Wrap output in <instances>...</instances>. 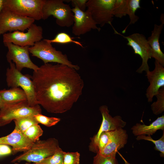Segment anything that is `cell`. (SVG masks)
<instances>
[{
    "label": "cell",
    "instance_id": "obj_15",
    "mask_svg": "<svg viewBox=\"0 0 164 164\" xmlns=\"http://www.w3.org/2000/svg\"><path fill=\"white\" fill-rule=\"evenodd\" d=\"M155 68L152 71L146 73V76L150 84L145 94L148 102H152L153 98L158 93L159 90L164 87V67L155 60Z\"/></svg>",
    "mask_w": 164,
    "mask_h": 164
},
{
    "label": "cell",
    "instance_id": "obj_25",
    "mask_svg": "<svg viewBox=\"0 0 164 164\" xmlns=\"http://www.w3.org/2000/svg\"><path fill=\"white\" fill-rule=\"evenodd\" d=\"M49 43L65 44L72 43L77 44L84 48L82 44L79 42L74 40L68 34L65 32H60L58 33L53 39H46Z\"/></svg>",
    "mask_w": 164,
    "mask_h": 164
},
{
    "label": "cell",
    "instance_id": "obj_24",
    "mask_svg": "<svg viewBox=\"0 0 164 164\" xmlns=\"http://www.w3.org/2000/svg\"><path fill=\"white\" fill-rule=\"evenodd\" d=\"M136 139L137 140H144L151 141L155 145L154 149L155 150L159 151L161 157H164V130L163 131V134L162 137L158 140H155L153 139L150 135L147 136L144 135H140L137 136Z\"/></svg>",
    "mask_w": 164,
    "mask_h": 164
},
{
    "label": "cell",
    "instance_id": "obj_11",
    "mask_svg": "<svg viewBox=\"0 0 164 164\" xmlns=\"http://www.w3.org/2000/svg\"><path fill=\"white\" fill-rule=\"evenodd\" d=\"M7 47L8 51L6 54V58L9 63L12 62L15 64L16 69L21 72L25 68L37 70L39 67L31 60L29 56V46H21L12 43H4Z\"/></svg>",
    "mask_w": 164,
    "mask_h": 164
},
{
    "label": "cell",
    "instance_id": "obj_21",
    "mask_svg": "<svg viewBox=\"0 0 164 164\" xmlns=\"http://www.w3.org/2000/svg\"><path fill=\"white\" fill-rule=\"evenodd\" d=\"M140 2V0H127L126 15L129 16L130 22L128 25L122 31L123 33H125L129 25L135 24L138 19L139 17L135 15V12L138 9L141 8Z\"/></svg>",
    "mask_w": 164,
    "mask_h": 164
},
{
    "label": "cell",
    "instance_id": "obj_7",
    "mask_svg": "<svg viewBox=\"0 0 164 164\" xmlns=\"http://www.w3.org/2000/svg\"><path fill=\"white\" fill-rule=\"evenodd\" d=\"M39 114H42L39 105L30 107L27 101L13 104H4L0 110V127L8 124L17 118Z\"/></svg>",
    "mask_w": 164,
    "mask_h": 164
},
{
    "label": "cell",
    "instance_id": "obj_1",
    "mask_svg": "<svg viewBox=\"0 0 164 164\" xmlns=\"http://www.w3.org/2000/svg\"><path fill=\"white\" fill-rule=\"evenodd\" d=\"M31 78L38 104L52 113L70 110L82 95L84 86L77 70L63 64H44L33 71Z\"/></svg>",
    "mask_w": 164,
    "mask_h": 164
},
{
    "label": "cell",
    "instance_id": "obj_9",
    "mask_svg": "<svg viewBox=\"0 0 164 164\" xmlns=\"http://www.w3.org/2000/svg\"><path fill=\"white\" fill-rule=\"evenodd\" d=\"M111 25L113 28L114 33L119 35L126 39L128 41L127 45L132 48L135 54L139 55L142 58V64L136 72L141 73L143 71L146 73L149 71V67L148 62L149 59L151 58V53L145 36L142 34L137 33H133L128 36H124L116 31L112 24Z\"/></svg>",
    "mask_w": 164,
    "mask_h": 164
},
{
    "label": "cell",
    "instance_id": "obj_10",
    "mask_svg": "<svg viewBox=\"0 0 164 164\" xmlns=\"http://www.w3.org/2000/svg\"><path fill=\"white\" fill-rule=\"evenodd\" d=\"M115 0H88L86 7L97 25L103 27L111 24L114 16L113 7Z\"/></svg>",
    "mask_w": 164,
    "mask_h": 164
},
{
    "label": "cell",
    "instance_id": "obj_33",
    "mask_svg": "<svg viewBox=\"0 0 164 164\" xmlns=\"http://www.w3.org/2000/svg\"><path fill=\"white\" fill-rule=\"evenodd\" d=\"M87 0H71L69 1L71 2L72 6L74 7H77L80 10L85 11L86 7V3Z\"/></svg>",
    "mask_w": 164,
    "mask_h": 164
},
{
    "label": "cell",
    "instance_id": "obj_32",
    "mask_svg": "<svg viewBox=\"0 0 164 164\" xmlns=\"http://www.w3.org/2000/svg\"><path fill=\"white\" fill-rule=\"evenodd\" d=\"M80 154L77 152H64L63 164H79Z\"/></svg>",
    "mask_w": 164,
    "mask_h": 164
},
{
    "label": "cell",
    "instance_id": "obj_26",
    "mask_svg": "<svg viewBox=\"0 0 164 164\" xmlns=\"http://www.w3.org/2000/svg\"><path fill=\"white\" fill-rule=\"evenodd\" d=\"M110 132L102 133L95 144L93 147L89 149V150L96 153H100L109 142L111 136Z\"/></svg>",
    "mask_w": 164,
    "mask_h": 164
},
{
    "label": "cell",
    "instance_id": "obj_29",
    "mask_svg": "<svg viewBox=\"0 0 164 164\" xmlns=\"http://www.w3.org/2000/svg\"><path fill=\"white\" fill-rule=\"evenodd\" d=\"M127 0H115L113 7L114 16L121 18L126 15Z\"/></svg>",
    "mask_w": 164,
    "mask_h": 164
},
{
    "label": "cell",
    "instance_id": "obj_35",
    "mask_svg": "<svg viewBox=\"0 0 164 164\" xmlns=\"http://www.w3.org/2000/svg\"><path fill=\"white\" fill-rule=\"evenodd\" d=\"M4 0H0V15L3 9Z\"/></svg>",
    "mask_w": 164,
    "mask_h": 164
},
{
    "label": "cell",
    "instance_id": "obj_27",
    "mask_svg": "<svg viewBox=\"0 0 164 164\" xmlns=\"http://www.w3.org/2000/svg\"><path fill=\"white\" fill-rule=\"evenodd\" d=\"M43 131L38 124L33 125L24 132L23 134L29 139L35 142L39 140Z\"/></svg>",
    "mask_w": 164,
    "mask_h": 164
},
{
    "label": "cell",
    "instance_id": "obj_4",
    "mask_svg": "<svg viewBox=\"0 0 164 164\" xmlns=\"http://www.w3.org/2000/svg\"><path fill=\"white\" fill-rule=\"evenodd\" d=\"M45 0H4L2 10L35 20L42 19Z\"/></svg>",
    "mask_w": 164,
    "mask_h": 164
},
{
    "label": "cell",
    "instance_id": "obj_34",
    "mask_svg": "<svg viewBox=\"0 0 164 164\" xmlns=\"http://www.w3.org/2000/svg\"><path fill=\"white\" fill-rule=\"evenodd\" d=\"M12 153V148L9 145L0 144V158L9 155Z\"/></svg>",
    "mask_w": 164,
    "mask_h": 164
},
{
    "label": "cell",
    "instance_id": "obj_13",
    "mask_svg": "<svg viewBox=\"0 0 164 164\" xmlns=\"http://www.w3.org/2000/svg\"><path fill=\"white\" fill-rule=\"evenodd\" d=\"M99 110L102 115V121L97 133L91 138L89 149L95 144L102 133L123 128L126 125V122L122 120L120 116L117 115L112 117L109 114V111L107 106L102 105L100 107Z\"/></svg>",
    "mask_w": 164,
    "mask_h": 164
},
{
    "label": "cell",
    "instance_id": "obj_2",
    "mask_svg": "<svg viewBox=\"0 0 164 164\" xmlns=\"http://www.w3.org/2000/svg\"><path fill=\"white\" fill-rule=\"evenodd\" d=\"M60 147L58 140L55 138L39 140L35 142L29 150L15 157L11 162L25 161L36 163L53 155Z\"/></svg>",
    "mask_w": 164,
    "mask_h": 164
},
{
    "label": "cell",
    "instance_id": "obj_22",
    "mask_svg": "<svg viewBox=\"0 0 164 164\" xmlns=\"http://www.w3.org/2000/svg\"><path fill=\"white\" fill-rule=\"evenodd\" d=\"M15 128L23 133L31 126L38 124L34 116H29L20 118L14 120Z\"/></svg>",
    "mask_w": 164,
    "mask_h": 164
},
{
    "label": "cell",
    "instance_id": "obj_40",
    "mask_svg": "<svg viewBox=\"0 0 164 164\" xmlns=\"http://www.w3.org/2000/svg\"></svg>",
    "mask_w": 164,
    "mask_h": 164
},
{
    "label": "cell",
    "instance_id": "obj_19",
    "mask_svg": "<svg viewBox=\"0 0 164 164\" xmlns=\"http://www.w3.org/2000/svg\"><path fill=\"white\" fill-rule=\"evenodd\" d=\"M135 136L142 135H152L159 130H164V116L158 117L149 125L137 123L131 128Z\"/></svg>",
    "mask_w": 164,
    "mask_h": 164
},
{
    "label": "cell",
    "instance_id": "obj_14",
    "mask_svg": "<svg viewBox=\"0 0 164 164\" xmlns=\"http://www.w3.org/2000/svg\"><path fill=\"white\" fill-rule=\"evenodd\" d=\"M72 10L73 14L74 22L72 28L73 34L80 36L90 32L91 29L100 31L101 28L97 26V23L88 10L83 11L75 7Z\"/></svg>",
    "mask_w": 164,
    "mask_h": 164
},
{
    "label": "cell",
    "instance_id": "obj_36",
    "mask_svg": "<svg viewBox=\"0 0 164 164\" xmlns=\"http://www.w3.org/2000/svg\"><path fill=\"white\" fill-rule=\"evenodd\" d=\"M4 103L0 95V110L3 107Z\"/></svg>",
    "mask_w": 164,
    "mask_h": 164
},
{
    "label": "cell",
    "instance_id": "obj_30",
    "mask_svg": "<svg viewBox=\"0 0 164 164\" xmlns=\"http://www.w3.org/2000/svg\"><path fill=\"white\" fill-rule=\"evenodd\" d=\"M34 117L38 124L40 123L47 127L54 125L60 121V118L48 117L40 114L34 115Z\"/></svg>",
    "mask_w": 164,
    "mask_h": 164
},
{
    "label": "cell",
    "instance_id": "obj_31",
    "mask_svg": "<svg viewBox=\"0 0 164 164\" xmlns=\"http://www.w3.org/2000/svg\"><path fill=\"white\" fill-rule=\"evenodd\" d=\"M93 164H119L116 156H104L98 153L94 157Z\"/></svg>",
    "mask_w": 164,
    "mask_h": 164
},
{
    "label": "cell",
    "instance_id": "obj_20",
    "mask_svg": "<svg viewBox=\"0 0 164 164\" xmlns=\"http://www.w3.org/2000/svg\"><path fill=\"white\" fill-rule=\"evenodd\" d=\"M0 95L4 104H13L27 101L25 92L19 87L1 90Z\"/></svg>",
    "mask_w": 164,
    "mask_h": 164
},
{
    "label": "cell",
    "instance_id": "obj_18",
    "mask_svg": "<svg viewBox=\"0 0 164 164\" xmlns=\"http://www.w3.org/2000/svg\"><path fill=\"white\" fill-rule=\"evenodd\" d=\"M163 25L162 23L159 25L155 24L151 36L147 40L151 50V58H154L164 67V54L161 50L159 43V38Z\"/></svg>",
    "mask_w": 164,
    "mask_h": 164
},
{
    "label": "cell",
    "instance_id": "obj_17",
    "mask_svg": "<svg viewBox=\"0 0 164 164\" xmlns=\"http://www.w3.org/2000/svg\"><path fill=\"white\" fill-rule=\"evenodd\" d=\"M110 133L108 143L103 150L98 153L104 156H116L118 151L123 148L127 142V131L122 128L111 131Z\"/></svg>",
    "mask_w": 164,
    "mask_h": 164
},
{
    "label": "cell",
    "instance_id": "obj_6",
    "mask_svg": "<svg viewBox=\"0 0 164 164\" xmlns=\"http://www.w3.org/2000/svg\"><path fill=\"white\" fill-rule=\"evenodd\" d=\"M6 72V81L9 87H19L26 94L29 105L34 107L38 104L36 97L33 82L28 75H24L16 68L15 64L11 62Z\"/></svg>",
    "mask_w": 164,
    "mask_h": 164
},
{
    "label": "cell",
    "instance_id": "obj_28",
    "mask_svg": "<svg viewBox=\"0 0 164 164\" xmlns=\"http://www.w3.org/2000/svg\"><path fill=\"white\" fill-rule=\"evenodd\" d=\"M64 152L59 148L52 155L34 164H63Z\"/></svg>",
    "mask_w": 164,
    "mask_h": 164
},
{
    "label": "cell",
    "instance_id": "obj_3",
    "mask_svg": "<svg viewBox=\"0 0 164 164\" xmlns=\"http://www.w3.org/2000/svg\"><path fill=\"white\" fill-rule=\"evenodd\" d=\"M29 51L32 56L40 59L44 64L56 63L67 65L77 70L80 69L78 66L73 64L69 60L66 54L57 50L46 39H42L36 43L33 46H30Z\"/></svg>",
    "mask_w": 164,
    "mask_h": 164
},
{
    "label": "cell",
    "instance_id": "obj_23",
    "mask_svg": "<svg viewBox=\"0 0 164 164\" xmlns=\"http://www.w3.org/2000/svg\"><path fill=\"white\" fill-rule=\"evenodd\" d=\"M157 100L151 105V108L153 113L158 115L164 111V87H161L155 96Z\"/></svg>",
    "mask_w": 164,
    "mask_h": 164
},
{
    "label": "cell",
    "instance_id": "obj_39",
    "mask_svg": "<svg viewBox=\"0 0 164 164\" xmlns=\"http://www.w3.org/2000/svg\"><path fill=\"white\" fill-rule=\"evenodd\" d=\"M0 68H1V67H0Z\"/></svg>",
    "mask_w": 164,
    "mask_h": 164
},
{
    "label": "cell",
    "instance_id": "obj_12",
    "mask_svg": "<svg viewBox=\"0 0 164 164\" xmlns=\"http://www.w3.org/2000/svg\"><path fill=\"white\" fill-rule=\"evenodd\" d=\"M35 21L32 19L2 10L0 15V35H3L8 32L19 31L24 32Z\"/></svg>",
    "mask_w": 164,
    "mask_h": 164
},
{
    "label": "cell",
    "instance_id": "obj_8",
    "mask_svg": "<svg viewBox=\"0 0 164 164\" xmlns=\"http://www.w3.org/2000/svg\"><path fill=\"white\" fill-rule=\"evenodd\" d=\"M43 30L40 26L33 23L26 32L19 31L3 35V43H10L21 46H33L43 39Z\"/></svg>",
    "mask_w": 164,
    "mask_h": 164
},
{
    "label": "cell",
    "instance_id": "obj_5",
    "mask_svg": "<svg viewBox=\"0 0 164 164\" xmlns=\"http://www.w3.org/2000/svg\"><path fill=\"white\" fill-rule=\"evenodd\" d=\"M63 0H45L42 10V19L51 16L56 19V23L62 27H69L74 22L73 14L69 5Z\"/></svg>",
    "mask_w": 164,
    "mask_h": 164
},
{
    "label": "cell",
    "instance_id": "obj_41",
    "mask_svg": "<svg viewBox=\"0 0 164 164\" xmlns=\"http://www.w3.org/2000/svg\"></svg>",
    "mask_w": 164,
    "mask_h": 164
},
{
    "label": "cell",
    "instance_id": "obj_38",
    "mask_svg": "<svg viewBox=\"0 0 164 164\" xmlns=\"http://www.w3.org/2000/svg\"><path fill=\"white\" fill-rule=\"evenodd\" d=\"M13 164H20L19 163V162H15L13 163ZM24 164H31L30 163L28 162H26V163H25Z\"/></svg>",
    "mask_w": 164,
    "mask_h": 164
},
{
    "label": "cell",
    "instance_id": "obj_37",
    "mask_svg": "<svg viewBox=\"0 0 164 164\" xmlns=\"http://www.w3.org/2000/svg\"><path fill=\"white\" fill-rule=\"evenodd\" d=\"M121 156V157L123 159L124 162H125V163L124 164H131L130 163H129L121 155V154H120Z\"/></svg>",
    "mask_w": 164,
    "mask_h": 164
},
{
    "label": "cell",
    "instance_id": "obj_16",
    "mask_svg": "<svg viewBox=\"0 0 164 164\" xmlns=\"http://www.w3.org/2000/svg\"><path fill=\"white\" fill-rule=\"evenodd\" d=\"M34 143L22 133L15 128L9 135L0 137V144L12 146L13 155L19 152H24L28 150Z\"/></svg>",
    "mask_w": 164,
    "mask_h": 164
}]
</instances>
